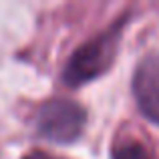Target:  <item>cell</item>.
<instances>
[{
	"instance_id": "cell-1",
	"label": "cell",
	"mask_w": 159,
	"mask_h": 159,
	"mask_svg": "<svg viewBox=\"0 0 159 159\" xmlns=\"http://www.w3.org/2000/svg\"><path fill=\"white\" fill-rule=\"evenodd\" d=\"M125 22L127 16H123L103 32L83 43L66 61V66L62 70V83L69 87H81L105 73L117 54Z\"/></svg>"
},
{
	"instance_id": "cell-2",
	"label": "cell",
	"mask_w": 159,
	"mask_h": 159,
	"mask_svg": "<svg viewBox=\"0 0 159 159\" xmlns=\"http://www.w3.org/2000/svg\"><path fill=\"white\" fill-rule=\"evenodd\" d=\"M87 113L77 101L54 97L40 105L36 113V131L40 137L54 143H70L83 133Z\"/></svg>"
},
{
	"instance_id": "cell-3",
	"label": "cell",
	"mask_w": 159,
	"mask_h": 159,
	"mask_svg": "<svg viewBox=\"0 0 159 159\" xmlns=\"http://www.w3.org/2000/svg\"><path fill=\"white\" fill-rule=\"evenodd\" d=\"M133 95L141 113L159 125V51L139 61L133 75Z\"/></svg>"
},
{
	"instance_id": "cell-4",
	"label": "cell",
	"mask_w": 159,
	"mask_h": 159,
	"mask_svg": "<svg viewBox=\"0 0 159 159\" xmlns=\"http://www.w3.org/2000/svg\"><path fill=\"white\" fill-rule=\"evenodd\" d=\"M111 159H151V153L141 141L127 139V141L113 145Z\"/></svg>"
},
{
	"instance_id": "cell-5",
	"label": "cell",
	"mask_w": 159,
	"mask_h": 159,
	"mask_svg": "<svg viewBox=\"0 0 159 159\" xmlns=\"http://www.w3.org/2000/svg\"><path fill=\"white\" fill-rule=\"evenodd\" d=\"M22 159H62V157H54V155L44 153V151H30V153H26Z\"/></svg>"
}]
</instances>
